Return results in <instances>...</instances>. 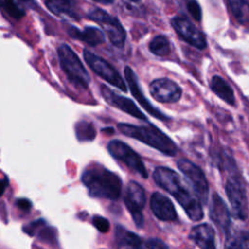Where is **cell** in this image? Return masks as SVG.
Segmentation results:
<instances>
[{
  "instance_id": "cell-1",
  "label": "cell",
  "mask_w": 249,
  "mask_h": 249,
  "mask_svg": "<svg viewBox=\"0 0 249 249\" xmlns=\"http://www.w3.org/2000/svg\"><path fill=\"white\" fill-rule=\"evenodd\" d=\"M155 182L172 195L184 208L186 214L193 221H198L203 217V211L196 194H195L184 179L174 170L160 166L153 174Z\"/></svg>"
},
{
  "instance_id": "cell-2",
  "label": "cell",
  "mask_w": 249,
  "mask_h": 249,
  "mask_svg": "<svg viewBox=\"0 0 249 249\" xmlns=\"http://www.w3.org/2000/svg\"><path fill=\"white\" fill-rule=\"evenodd\" d=\"M82 182L94 197L117 199L121 195L120 177L99 164L88 167L82 175Z\"/></svg>"
},
{
  "instance_id": "cell-3",
  "label": "cell",
  "mask_w": 249,
  "mask_h": 249,
  "mask_svg": "<svg viewBox=\"0 0 249 249\" xmlns=\"http://www.w3.org/2000/svg\"><path fill=\"white\" fill-rule=\"evenodd\" d=\"M118 128L123 134L139 140L166 156L173 157L177 153V147L171 138L153 124L135 125L122 123L118 124Z\"/></svg>"
},
{
  "instance_id": "cell-4",
  "label": "cell",
  "mask_w": 249,
  "mask_h": 249,
  "mask_svg": "<svg viewBox=\"0 0 249 249\" xmlns=\"http://www.w3.org/2000/svg\"><path fill=\"white\" fill-rule=\"evenodd\" d=\"M57 54L61 68L70 82L79 88L87 89L90 79L74 51L68 45L62 44L57 49Z\"/></svg>"
},
{
  "instance_id": "cell-5",
  "label": "cell",
  "mask_w": 249,
  "mask_h": 249,
  "mask_svg": "<svg viewBox=\"0 0 249 249\" xmlns=\"http://www.w3.org/2000/svg\"><path fill=\"white\" fill-rule=\"evenodd\" d=\"M89 18L97 22L107 35L111 44L117 48L124 45L126 34L119 19L102 9L95 8L89 13Z\"/></svg>"
},
{
  "instance_id": "cell-6",
  "label": "cell",
  "mask_w": 249,
  "mask_h": 249,
  "mask_svg": "<svg viewBox=\"0 0 249 249\" xmlns=\"http://www.w3.org/2000/svg\"><path fill=\"white\" fill-rule=\"evenodd\" d=\"M84 58L90 69L103 80L118 88L123 91H126V85L120 73L105 59L92 53L89 51H84Z\"/></svg>"
},
{
  "instance_id": "cell-7",
  "label": "cell",
  "mask_w": 249,
  "mask_h": 249,
  "mask_svg": "<svg viewBox=\"0 0 249 249\" xmlns=\"http://www.w3.org/2000/svg\"><path fill=\"white\" fill-rule=\"evenodd\" d=\"M108 151L115 159L123 161L129 169L147 178V170L141 158L128 145L120 140H112L108 144Z\"/></svg>"
},
{
  "instance_id": "cell-8",
  "label": "cell",
  "mask_w": 249,
  "mask_h": 249,
  "mask_svg": "<svg viewBox=\"0 0 249 249\" xmlns=\"http://www.w3.org/2000/svg\"><path fill=\"white\" fill-rule=\"evenodd\" d=\"M171 25L179 37L191 46L198 50H203L206 48L207 44L204 35L186 17H174L171 19Z\"/></svg>"
},
{
  "instance_id": "cell-9",
  "label": "cell",
  "mask_w": 249,
  "mask_h": 249,
  "mask_svg": "<svg viewBox=\"0 0 249 249\" xmlns=\"http://www.w3.org/2000/svg\"><path fill=\"white\" fill-rule=\"evenodd\" d=\"M177 166L193 184L194 191L196 194L198 199L202 202H205L208 197L209 187L202 170L195 163L185 159L179 160L177 161Z\"/></svg>"
},
{
  "instance_id": "cell-10",
  "label": "cell",
  "mask_w": 249,
  "mask_h": 249,
  "mask_svg": "<svg viewBox=\"0 0 249 249\" xmlns=\"http://www.w3.org/2000/svg\"><path fill=\"white\" fill-rule=\"evenodd\" d=\"M150 93L159 102L175 103L181 98L182 89L168 78H160L150 84Z\"/></svg>"
},
{
  "instance_id": "cell-11",
  "label": "cell",
  "mask_w": 249,
  "mask_h": 249,
  "mask_svg": "<svg viewBox=\"0 0 249 249\" xmlns=\"http://www.w3.org/2000/svg\"><path fill=\"white\" fill-rule=\"evenodd\" d=\"M226 193L231 202L232 212L235 217L244 220L247 217L248 207L245 190L237 178H229L226 184Z\"/></svg>"
},
{
  "instance_id": "cell-12",
  "label": "cell",
  "mask_w": 249,
  "mask_h": 249,
  "mask_svg": "<svg viewBox=\"0 0 249 249\" xmlns=\"http://www.w3.org/2000/svg\"><path fill=\"white\" fill-rule=\"evenodd\" d=\"M145 192L136 182H129L125 191L124 203L133 217L134 222L139 227L143 223L142 209L145 205Z\"/></svg>"
},
{
  "instance_id": "cell-13",
  "label": "cell",
  "mask_w": 249,
  "mask_h": 249,
  "mask_svg": "<svg viewBox=\"0 0 249 249\" xmlns=\"http://www.w3.org/2000/svg\"><path fill=\"white\" fill-rule=\"evenodd\" d=\"M100 91L104 100L111 106L118 108L121 111L134 118H137L139 120H142V121L148 120L147 117L142 113V111L135 105V103L131 99L116 93L105 85H102L100 87Z\"/></svg>"
},
{
  "instance_id": "cell-14",
  "label": "cell",
  "mask_w": 249,
  "mask_h": 249,
  "mask_svg": "<svg viewBox=\"0 0 249 249\" xmlns=\"http://www.w3.org/2000/svg\"><path fill=\"white\" fill-rule=\"evenodd\" d=\"M124 76H125V80L128 84V88L130 89V92L135 97L137 102L153 117H155V118H157L160 121L168 120V117L166 115H164L161 111H160L158 108L153 106L152 103L145 97V95H143V93L140 89L139 84H138L137 77H136L135 73L133 72V70L129 66H125Z\"/></svg>"
},
{
  "instance_id": "cell-15",
  "label": "cell",
  "mask_w": 249,
  "mask_h": 249,
  "mask_svg": "<svg viewBox=\"0 0 249 249\" xmlns=\"http://www.w3.org/2000/svg\"><path fill=\"white\" fill-rule=\"evenodd\" d=\"M151 209L154 215L162 221H174L176 219V212L172 202L163 195L154 193L150 201Z\"/></svg>"
},
{
  "instance_id": "cell-16",
  "label": "cell",
  "mask_w": 249,
  "mask_h": 249,
  "mask_svg": "<svg viewBox=\"0 0 249 249\" xmlns=\"http://www.w3.org/2000/svg\"><path fill=\"white\" fill-rule=\"evenodd\" d=\"M189 237L199 249H216L214 231L207 224H201L193 228Z\"/></svg>"
},
{
  "instance_id": "cell-17",
  "label": "cell",
  "mask_w": 249,
  "mask_h": 249,
  "mask_svg": "<svg viewBox=\"0 0 249 249\" xmlns=\"http://www.w3.org/2000/svg\"><path fill=\"white\" fill-rule=\"evenodd\" d=\"M68 33L72 38L83 41L92 47L102 44L105 40L104 33L99 28L92 26H87L83 30L72 26L68 29Z\"/></svg>"
},
{
  "instance_id": "cell-18",
  "label": "cell",
  "mask_w": 249,
  "mask_h": 249,
  "mask_svg": "<svg viewBox=\"0 0 249 249\" xmlns=\"http://www.w3.org/2000/svg\"><path fill=\"white\" fill-rule=\"evenodd\" d=\"M210 216L211 219L222 230L227 231L229 229L231 224L230 213L226 204L223 202V200L217 194H215L212 197V202L210 206Z\"/></svg>"
},
{
  "instance_id": "cell-19",
  "label": "cell",
  "mask_w": 249,
  "mask_h": 249,
  "mask_svg": "<svg viewBox=\"0 0 249 249\" xmlns=\"http://www.w3.org/2000/svg\"><path fill=\"white\" fill-rule=\"evenodd\" d=\"M74 0H47V8L54 15L60 18H70L73 19H78L79 15L76 10Z\"/></svg>"
},
{
  "instance_id": "cell-20",
  "label": "cell",
  "mask_w": 249,
  "mask_h": 249,
  "mask_svg": "<svg viewBox=\"0 0 249 249\" xmlns=\"http://www.w3.org/2000/svg\"><path fill=\"white\" fill-rule=\"evenodd\" d=\"M210 88L213 92L222 100L230 105L235 104V97L231 86L220 76H213L210 82Z\"/></svg>"
},
{
  "instance_id": "cell-21",
  "label": "cell",
  "mask_w": 249,
  "mask_h": 249,
  "mask_svg": "<svg viewBox=\"0 0 249 249\" xmlns=\"http://www.w3.org/2000/svg\"><path fill=\"white\" fill-rule=\"evenodd\" d=\"M116 235L118 249H144L140 238L123 228H118Z\"/></svg>"
},
{
  "instance_id": "cell-22",
  "label": "cell",
  "mask_w": 249,
  "mask_h": 249,
  "mask_svg": "<svg viewBox=\"0 0 249 249\" xmlns=\"http://www.w3.org/2000/svg\"><path fill=\"white\" fill-rule=\"evenodd\" d=\"M228 2L235 19L242 24L249 23V3L245 0H229Z\"/></svg>"
},
{
  "instance_id": "cell-23",
  "label": "cell",
  "mask_w": 249,
  "mask_h": 249,
  "mask_svg": "<svg viewBox=\"0 0 249 249\" xmlns=\"http://www.w3.org/2000/svg\"><path fill=\"white\" fill-rule=\"evenodd\" d=\"M149 50L157 56H167L171 51L169 40L163 35H157L150 42Z\"/></svg>"
},
{
  "instance_id": "cell-24",
  "label": "cell",
  "mask_w": 249,
  "mask_h": 249,
  "mask_svg": "<svg viewBox=\"0 0 249 249\" xmlns=\"http://www.w3.org/2000/svg\"><path fill=\"white\" fill-rule=\"evenodd\" d=\"M0 9L15 19H19L24 16V10L16 0H0Z\"/></svg>"
},
{
  "instance_id": "cell-25",
  "label": "cell",
  "mask_w": 249,
  "mask_h": 249,
  "mask_svg": "<svg viewBox=\"0 0 249 249\" xmlns=\"http://www.w3.org/2000/svg\"><path fill=\"white\" fill-rule=\"evenodd\" d=\"M76 135L81 141L92 140L95 136V129L90 123L80 122L76 126Z\"/></svg>"
},
{
  "instance_id": "cell-26",
  "label": "cell",
  "mask_w": 249,
  "mask_h": 249,
  "mask_svg": "<svg viewBox=\"0 0 249 249\" xmlns=\"http://www.w3.org/2000/svg\"><path fill=\"white\" fill-rule=\"evenodd\" d=\"M188 12L191 14V16L197 21H199L202 18V12L199 4L196 0H190L187 4Z\"/></svg>"
},
{
  "instance_id": "cell-27",
  "label": "cell",
  "mask_w": 249,
  "mask_h": 249,
  "mask_svg": "<svg viewBox=\"0 0 249 249\" xmlns=\"http://www.w3.org/2000/svg\"><path fill=\"white\" fill-rule=\"evenodd\" d=\"M92 223L94 227L101 232H107L109 231V222L107 219L101 216H94L92 219Z\"/></svg>"
},
{
  "instance_id": "cell-28",
  "label": "cell",
  "mask_w": 249,
  "mask_h": 249,
  "mask_svg": "<svg viewBox=\"0 0 249 249\" xmlns=\"http://www.w3.org/2000/svg\"><path fill=\"white\" fill-rule=\"evenodd\" d=\"M144 249H168L166 245L160 239L158 238H152L148 239L144 244H143Z\"/></svg>"
},
{
  "instance_id": "cell-29",
  "label": "cell",
  "mask_w": 249,
  "mask_h": 249,
  "mask_svg": "<svg viewBox=\"0 0 249 249\" xmlns=\"http://www.w3.org/2000/svg\"><path fill=\"white\" fill-rule=\"evenodd\" d=\"M16 205L20 209V210H24V211H28L31 206L32 203L30 202L29 199L27 198H18L16 200Z\"/></svg>"
},
{
  "instance_id": "cell-30",
  "label": "cell",
  "mask_w": 249,
  "mask_h": 249,
  "mask_svg": "<svg viewBox=\"0 0 249 249\" xmlns=\"http://www.w3.org/2000/svg\"><path fill=\"white\" fill-rule=\"evenodd\" d=\"M225 249H240V245H239V243H237V241L231 239L226 242Z\"/></svg>"
},
{
  "instance_id": "cell-31",
  "label": "cell",
  "mask_w": 249,
  "mask_h": 249,
  "mask_svg": "<svg viewBox=\"0 0 249 249\" xmlns=\"http://www.w3.org/2000/svg\"><path fill=\"white\" fill-rule=\"evenodd\" d=\"M240 249H249V234H244L239 243Z\"/></svg>"
},
{
  "instance_id": "cell-32",
  "label": "cell",
  "mask_w": 249,
  "mask_h": 249,
  "mask_svg": "<svg viewBox=\"0 0 249 249\" xmlns=\"http://www.w3.org/2000/svg\"><path fill=\"white\" fill-rule=\"evenodd\" d=\"M7 185H8V180H7V178L0 179V196L4 194Z\"/></svg>"
},
{
  "instance_id": "cell-33",
  "label": "cell",
  "mask_w": 249,
  "mask_h": 249,
  "mask_svg": "<svg viewBox=\"0 0 249 249\" xmlns=\"http://www.w3.org/2000/svg\"><path fill=\"white\" fill-rule=\"evenodd\" d=\"M94 2H97V3H101V4H111L114 2V0H92Z\"/></svg>"
},
{
  "instance_id": "cell-34",
  "label": "cell",
  "mask_w": 249,
  "mask_h": 249,
  "mask_svg": "<svg viewBox=\"0 0 249 249\" xmlns=\"http://www.w3.org/2000/svg\"><path fill=\"white\" fill-rule=\"evenodd\" d=\"M19 1H21V2L25 3L26 5H29V6H31V5H34V4H35L34 0H19Z\"/></svg>"
},
{
  "instance_id": "cell-35",
  "label": "cell",
  "mask_w": 249,
  "mask_h": 249,
  "mask_svg": "<svg viewBox=\"0 0 249 249\" xmlns=\"http://www.w3.org/2000/svg\"><path fill=\"white\" fill-rule=\"evenodd\" d=\"M129 1H131V2H139L141 0H129Z\"/></svg>"
},
{
  "instance_id": "cell-36",
  "label": "cell",
  "mask_w": 249,
  "mask_h": 249,
  "mask_svg": "<svg viewBox=\"0 0 249 249\" xmlns=\"http://www.w3.org/2000/svg\"><path fill=\"white\" fill-rule=\"evenodd\" d=\"M178 1H183V0H178Z\"/></svg>"
}]
</instances>
